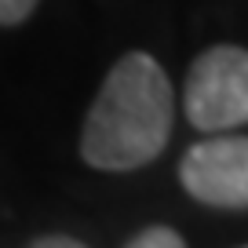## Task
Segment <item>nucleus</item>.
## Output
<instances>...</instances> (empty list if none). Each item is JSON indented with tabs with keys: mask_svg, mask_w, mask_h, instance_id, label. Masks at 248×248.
<instances>
[{
	"mask_svg": "<svg viewBox=\"0 0 248 248\" xmlns=\"http://www.w3.org/2000/svg\"><path fill=\"white\" fill-rule=\"evenodd\" d=\"M175 92L164 66L128 51L109 66L80 128V157L99 171H135L157 161L171 139Z\"/></svg>",
	"mask_w": 248,
	"mask_h": 248,
	"instance_id": "obj_1",
	"label": "nucleus"
},
{
	"mask_svg": "<svg viewBox=\"0 0 248 248\" xmlns=\"http://www.w3.org/2000/svg\"><path fill=\"white\" fill-rule=\"evenodd\" d=\"M183 113L204 135H233L248 124V47L216 44L197 55L183 84Z\"/></svg>",
	"mask_w": 248,
	"mask_h": 248,
	"instance_id": "obj_2",
	"label": "nucleus"
},
{
	"mask_svg": "<svg viewBox=\"0 0 248 248\" xmlns=\"http://www.w3.org/2000/svg\"><path fill=\"white\" fill-rule=\"evenodd\" d=\"M179 183L208 208H248V135H208L183 154Z\"/></svg>",
	"mask_w": 248,
	"mask_h": 248,
	"instance_id": "obj_3",
	"label": "nucleus"
},
{
	"mask_svg": "<svg viewBox=\"0 0 248 248\" xmlns=\"http://www.w3.org/2000/svg\"><path fill=\"white\" fill-rule=\"evenodd\" d=\"M124 248H186V241L179 237L171 226H146V230H139Z\"/></svg>",
	"mask_w": 248,
	"mask_h": 248,
	"instance_id": "obj_4",
	"label": "nucleus"
},
{
	"mask_svg": "<svg viewBox=\"0 0 248 248\" xmlns=\"http://www.w3.org/2000/svg\"><path fill=\"white\" fill-rule=\"evenodd\" d=\"M37 11V0H0V26H18Z\"/></svg>",
	"mask_w": 248,
	"mask_h": 248,
	"instance_id": "obj_5",
	"label": "nucleus"
},
{
	"mask_svg": "<svg viewBox=\"0 0 248 248\" xmlns=\"http://www.w3.org/2000/svg\"><path fill=\"white\" fill-rule=\"evenodd\" d=\"M30 248H88V245H80L77 237H66V233H44V237L30 241Z\"/></svg>",
	"mask_w": 248,
	"mask_h": 248,
	"instance_id": "obj_6",
	"label": "nucleus"
},
{
	"mask_svg": "<svg viewBox=\"0 0 248 248\" xmlns=\"http://www.w3.org/2000/svg\"><path fill=\"white\" fill-rule=\"evenodd\" d=\"M245 248H248V245H245Z\"/></svg>",
	"mask_w": 248,
	"mask_h": 248,
	"instance_id": "obj_7",
	"label": "nucleus"
}]
</instances>
